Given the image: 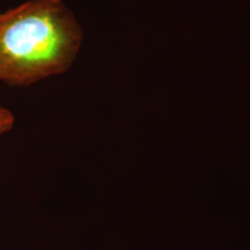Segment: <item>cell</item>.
Masks as SVG:
<instances>
[{"label":"cell","mask_w":250,"mask_h":250,"mask_svg":"<svg viewBox=\"0 0 250 250\" xmlns=\"http://www.w3.org/2000/svg\"><path fill=\"white\" fill-rule=\"evenodd\" d=\"M83 29L62 0H27L0 13V81L27 87L66 72Z\"/></svg>","instance_id":"1"},{"label":"cell","mask_w":250,"mask_h":250,"mask_svg":"<svg viewBox=\"0 0 250 250\" xmlns=\"http://www.w3.org/2000/svg\"><path fill=\"white\" fill-rule=\"evenodd\" d=\"M15 124L13 112L0 103V136L9 132Z\"/></svg>","instance_id":"2"}]
</instances>
